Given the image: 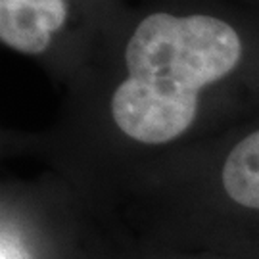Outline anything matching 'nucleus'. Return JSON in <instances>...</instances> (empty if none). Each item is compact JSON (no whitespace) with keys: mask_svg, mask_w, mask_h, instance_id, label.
Here are the masks:
<instances>
[{"mask_svg":"<svg viewBox=\"0 0 259 259\" xmlns=\"http://www.w3.org/2000/svg\"><path fill=\"white\" fill-rule=\"evenodd\" d=\"M240 58V37L223 19L150 14L125 50L127 79L111 96L115 127L146 146L173 142L196 121L200 91L225 79Z\"/></svg>","mask_w":259,"mask_h":259,"instance_id":"nucleus-1","label":"nucleus"},{"mask_svg":"<svg viewBox=\"0 0 259 259\" xmlns=\"http://www.w3.org/2000/svg\"><path fill=\"white\" fill-rule=\"evenodd\" d=\"M219 185L234 207L259 215V129L238 140L225 156Z\"/></svg>","mask_w":259,"mask_h":259,"instance_id":"nucleus-2","label":"nucleus"},{"mask_svg":"<svg viewBox=\"0 0 259 259\" xmlns=\"http://www.w3.org/2000/svg\"><path fill=\"white\" fill-rule=\"evenodd\" d=\"M0 10H27L48 19L52 29L60 31L67 19L65 0H0Z\"/></svg>","mask_w":259,"mask_h":259,"instance_id":"nucleus-3","label":"nucleus"},{"mask_svg":"<svg viewBox=\"0 0 259 259\" xmlns=\"http://www.w3.org/2000/svg\"><path fill=\"white\" fill-rule=\"evenodd\" d=\"M142 259H240L234 255H215V253H171V255H154Z\"/></svg>","mask_w":259,"mask_h":259,"instance_id":"nucleus-4","label":"nucleus"}]
</instances>
